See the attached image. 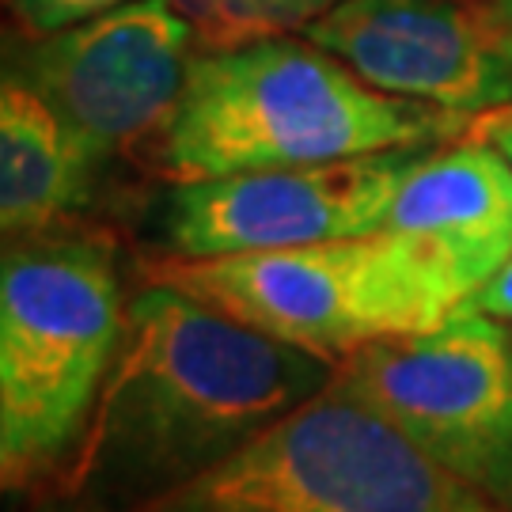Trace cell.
<instances>
[{"instance_id":"30bf717a","label":"cell","mask_w":512,"mask_h":512,"mask_svg":"<svg viewBox=\"0 0 512 512\" xmlns=\"http://www.w3.org/2000/svg\"><path fill=\"white\" fill-rule=\"evenodd\" d=\"M384 228L425 243L471 304L512 258V164L471 133L429 148L399 186Z\"/></svg>"},{"instance_id":"8fae6325","label":"cell","mask_w":512,"mask_h":512,"mask_svg":"<svg viewBox=\"0 0 512 512\" xmlns=\"http://www.w3.org/2000/svg\"><path fill=\"white\" fill-rule=\"evenodd\" d=\"M103 160L19 76L0 88V228L8 239L54 232L95 194Z\"/></svg>"},{"instance_id":"e0dca14e","label":"cell","mask_w":512,"mask_h":512,"mask_svg":"<svg viewBox=\"0 0 512 512\" xmlns=\"http://www.w3.org/2000/svg\"><path fill=\"white\" fill-rule=\"evenodd\" d=\"M486 512H501V509H486Z\"/></svg>"},{"instance_id":"9a60e30c","label":"cell","mask_w":512,"mask_h":512,"mask_svg":"<svg viewBox=\"0 0 512 512\" xmlns=\"http://www.w3.org/2000/svg\"><path fill=\"white\" fill-rule=\"evenodd\" d=\"M467 308L486 311V315H494V319L512 323V258L497 270L494 277H490V285H486V289H482Z\"/></svg>"},{"instance_id":"52a82bcc","label":"cell","mask_w":512,"mask_h":512,"mask_svg":"<svg viewBox=\"0 0 512 512\" xmlns=\"http://www.w3.org/2000/svg\"><path fill=\"white\" fill-rule=\"evenodd\" d=\"M194 23L175 0H129L42 35L8 69L107 164L164 137L194 61Z\"/></svg>"},{"instance_id":"5b68a950","label":"cell","mask_w":512,"mask_h":512,"mask_svg":"<svg viewBox=\"0 0 512 512\" xmlns=\"http://www.w3.org/2000/svg\"><path fill=\"white\" fill-rule=\"evenodd\" d=\"M349 387L334 384L141 512H486Z\"/></svg>"},{"instance_id":"4fadbf2b","label":"cell","mask_w":512,"mask_h":512,"mask_svg":"<svg viewBox=\"0 0 512 512\" xmlns=\"http://www.w3.org/2000/svg\"><path fill=\"white\" fill-rule=\"evenodd\" d=\"M122 4H129V0H12L23 27L38 38L76 27V23L103 16L110 8H122Z\"/></svg>"},{"instance_id":"6da1fadb","label":"cell","mask_w":512,"mask_h":512,"mask_svg":"<svg viewBox=\"0 0 512 512\" xmlns=\"http://www.w3.org/2000/svg\"><path fill=\"white\" fill-rule=\"evenodd\" d=\"M334 376L327 357L152 277L129 296L107 384L46 512L148 509L327 391Z\"/></svg>"},{"instance_id":"ba28073f","label":"cell","mask_w":512,"mask_h":512,"mask_svg":"<svg viewBox=\"0 0 512 512\" xmlns=\"http://www.w3.org/2000/svg\"><path fill=\"white\" fill-rule=\"evenodd\" d=\"M425 152L395 148L334 164L175 183L160 213V243L167 258H220L380 232Z\"/></svg>"},{"instance_id":"9c48e42d","label":"cell","mask_w":512,"mask_h":512,"mask_svg":"<svg viewBox=\"0 0 512 512\" xmlns=\"http://www.w3.org/2000/svg\"><path fill=\"white\" fill-rule=\"evenodd\" d=\"M300 35L395 99L467 118L512 99V61L478 0H342Z\"/></svg>"},{"instance_id":"7a4b0ae2","label":"cell","mask_w":512,"mask_h":512,"mask_svg":"<svg viewBox=\"0 0 512 512\" xmlns=\"http://www.w3.org/2000/svg\"><path fill=\"white\" fill-rule=\"evenodd\" d=\"M471 126L467 114L368 88L304 35H266L194 54L179 110L156 148L175 183H198L437 148L467 137Z\"/></svg>"},{"instance_id":"3957f363","label":"cell","mask_w":512,"mask_h":512,"mask_svg":"<svg viewBox=\"0 0 512 512\" xmlns=\"http://www.w3.org/2000/svg\"><path fill=\"white\" fill-rule=\"evenodd\" d=\"M107 243L8 239L0 266V478L8 494L54 486L84 437L126 327Z\"/></svg>"},{"instance_id":"8992f818","label":"cell","mask_w":512,"mask_h":512,"mask_svg":"<svg viewBox=\"0 0 512 512\" xmlns=\"http://www.w3.org/2000/svg\"><path fill=\"white\" fill-rule=\"evenodd\" d=\"M338 384L433 467L512 512V323L459 308L437 330L349 353Z\"/></svg>"},{"instance_id":"277c9868","label":"cell","mask_w":512,"mask_h":512,"mask_svg":"<svg viewBox=\"0 0 512 512\" xmlns=\"http://www.w3.org/2000/svg\"><path fill=\"white\" fill-rule=\"evenodd\" d=\"M148 274L334 365L372 342L444 327L467 304L452 270L391 228L285 251L164 258Z\"/></svg>"},{"instance_id":"2e32d148","label":"cell","mask_w":512,"mask_h":512,"mask_svg":"<svg viewBox=\"0 0 512 512\" xmlns=\"http://www.w3.org/2000/svg\"><path fill=\"white\" fill-rule=\"evenodd\" d=\"M478 8H482V16L490 23L494 38L501 42L505 57L512 61V0H478Z\"/></svg>"},{"instance_id":"7c38bea8","label":"cell","mask_w":512,"mask_h":512,"mask_svg":"<svg viewBox=\"0 0 512 512\" xmlns=\"http://www.w3.org/2000/svg\"><path fill=\"white\" fill-rule=\"evenodd\" d=\"M183 16L194 23L205 46H232L247 38L285 35L293 27H308L342 0H175Z\"/></svg>"},{"instance_id":"5bb4252c","label":"cell","mask_w":512,"mask_h":512,"mask_svg":"<svg viewBox=\"0 0 512 512\" xmlns=\"http://www.w3.org/2000/svg\"><path fill=\"white\" fill-rule=\"evenodd\" d=\"M471 137L494 145L512 164V99L505 107H494V110H486V114H478L475 126H471Z\"/></svg>"}]
</instances>
